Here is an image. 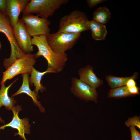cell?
<instances>
[{
	"label": "cell",
	"instance_id": "cell-18",
	"mask_svg": "<svg viewBox=\"0 0 140 140\" xmlns=\"http://www.w3.org/2000/svg\"><path fill=\"white\" fill-rule=\"evenodd\" d=\"M135 96L129 92L128 88L125 86L111 88L108 94V97L119 99Z\"/></svg>",
	"mask_w": 140,
	"mask_h": 140
},
{
	"label": "cell",
	"instance_id": "cell-7",
	"mask_svg": "<svg viewBox=\"0 0 140 140\" xmlns=\"http://www.w3.org/2000/svg\"><path fill=\"white\" fill-rule=\"evenodd\" d=\"M21 19L31 36H46L50 33L51 22L47 19L41 18L37 15L28 14L23 15Z\"/></svg>",
	"mask_w": 140,
	"mask_h": 140
},
{
	"label": "cell",
	"instance_id": "cell-22",
	"mask_svg": "<svg viewBox=\"0 0 140 140\" xmlns=\"http://www.w3.org/2000/svg\"><path fill=\"white\" fill-rule=\"evenodd\" d=\"M106 0H87L86 2L89 8H93L99 4L105 1Z\"/></svg>",
	"mask_w": 140,
	"mask_h": 140
},
{
	"label": "cell",
	"instance_id": "cell-14",
	"mask_svg": "<svg viewBox=\"0 0 140 140\" xmlns=\"http://www.w3.org/2000/svg\"><path fill=\"white\" fill-rule=\"evenodd\" d=\"M48 73H57L53 69L48 67L45 71L41 72L36 69L33 67L30 73L31 76L29 78V82L31 86L34 84L35 87L34 91L38 95L39 91L41 92L45 91L46 88L44 87L41 83V81L43 76Z\"/></svg>",
	"mask_w": 140,
	"mask_h": 140
},
{
	"label": "cell",
	"instance_id": "cell-12",
	"mask_svg": "<svg viewBox=\"0 0 140 140\" xmlns=\"http://www.w3.org/2000/svg\"><path fill=\"white\" fill-rule=\"evenodd\" d=\"M78 74L80 80L94 89H96L103 83L102 80L96 76L93 68L90 65H87L80 68L78 71Z\"/></svg>",
	"mask_w": 140,
	"mask_h": 140
},
{
	"label": "cell",
	"instance_id": "cell-11",
	"mask_svg": "<svg viewBox=\"0 0 140 140\" xmlns=\"http://www.w3.org/2000/svg\"><path fill=\"white\" fill-rule=\"evenodd\" d=\"M29 0H6L5 13L13 28L17 23L19 16L29 2Z\"/></svg>",
	"mask_w": 140,
	"mask_h": 140
},
{
	"label": "cell",
	"instance_id": "cell-13",
	"mask_svg": "<svg viewBox=\"0 0 140 140\" xmlns=\"http://www.w3.org/2000/svg\"><path fill=\"white\" fill-rule=\"evenodd\" d=\"M29 75V73L22 74L23 82L22 85L16 92L11 95V97H13L21 93H25L32 99L34 103L39 107L40 111L44 112L45 111L44 108L37 100L39 97V95L34 90H31L30 87Z\"/></svg>",
	"mask_w": 140,
	"mask_h": 140
},
{
	"label": "cell",
	"instance_id": "cell-9",
	"mask_svg": "<svg viewBox=\"0 0 140 140\" xmlns=\"http://www.w3.org/2000/svg\"><path fill=\"white\" fill-rule=\"evenodd\" d=\"M15 40L20 49L25 54L31 53L33 50L32 38L21 19L13 28Z\"/></svg>",
	"mask_w": 140,
	"mask_h": 140
},
{
	"label": "cell",
	"instance_id": "cell-17",
	"mask_svg": "<svg viewBox=\"0 0 140 140\" xmlns=\"http://www.w3.org/2000/svg\"><path fill=\"white\" fill-rule=\"evenodd\" d=\"M110 16V11L107 7H99L94 12L93 20L104 25L109 21Z\"/></svg>",
	"mask_w": 140,
	"mask_h": 140
},
{
	"label": "cell",
	"instance_id": "cell-4",
	"mask_svg": "<svg viewBox=\"0 0 140 140\" xmlns=\"http://www.w3.org/2000/svg\"><path fill=\"white\" fill-rule=\"evenodd\" d=\"M68 0H31L22 12L23 15L36 13L41 18L47 19L53 15Z\"/></svg>",
	"mask_w": 140,
	"mask_h": 140
},
{
	"label": "cell",
	"instance_id": "cell-10",
	"mask_svg": "<svg viewBox=\"0 0 140 140\" xmlns=\"http://www.w3.org/2000/svg\"><path fill=\"white\" fill-rule=\"evenodd\" d=\"M22 110L21 106H14L11 110L13 115L11 121L7 124L0 126V127L2 129H4L7 127L16 129L17 130L18 132L15 133V135H18L24 140H27L25 137V134L30 133V125L29 123V119L27 118L21 119L19 117L18 113Z\"/></svg>",
	"mask_w": 140,
	"mask_h": 140
},
{
	"label": "cell",
	"instance_id": "cell-23",
	"mask_svg": "<svg viewBox=\"0 0 140 140\" xmlns=\"http://www.w3.org/2000/svg\"><path fill=\"white\" fill-rule=\"evenodd\" d=\"M128 88L129 92L135 96L139 94V88L136 86Z\"/></svg>",
	"mask_w": 140,
	"mask_h": 140
},
{
	"label": "cell",
	"instance_id": "cell-8",
	"mask_svg": "<svg viewBox=\"0 0 140 140\" xmlns=\"http://www.w3.org/2000/svg\"><path fill=\"white\" fill-rule=\"evenodd\" d=\"M70 90L71 92L78 98L86 101L97 102L98 94L96 89L75 77L72 78Z\"/></svg>",
	"mask_w": 140,
	"mask_h": 140
},
{
	"label": "cell",
	"instance_id": "cell-21",
	"mask_svg": "<svg viewBox=\"0 0 140 140\" xmlns=\"http://www.w3.org/2000/svg\"><path fill=\"white\" fill-rule=\"evenodd\" d=\"M131 135V140H140V134L139 131L135 128V127H129Z\"/></svg>",
	"mask_w": 140,
	"mask_h": 140
},
{
	"label": "cell",
	"instance_id": "cell-26",
	"mask_svg": "<svg viewBox=\"0 0 140 140\" xmlns=\"http://www.w3.org/2000/svg\"><path fill=\"white\" fill-rule=\"evenodd\" d=\"M1 129V128H0V130Z\"/></svg>",
	"mask_w": 140,
	"mask_h": 140
},
{
	"label": "cell",
	"instance_id": "cell-24",
	"mask_svg": "<svg viewBox=\"0 0 140 140\" xmlns=\"http://www.w3.org/2000/svg\"><path fill=\"white\" fill-rule=\"evenodd\" d=\"M6 6V0H0V10L5 13Z\"/></svg>",
	"mask_w": 140,
	"mask_h": 140
},
{
	"label": "cell",
	"instance_id": "cell-2",
	"mask_svg": "<svg viewBox=\"0 0 140 140\" xmlns=\"http://www.w3.org/2000/svg\"><path fill=\"white\" fill-rule=\"evenodd\" d=\"M89 20L85 13L75 10L61 18L57 32L81 34L83 31L90 30Z\"/></svg>",
	"mask_w": 140,
	"mask_h": 140
},
{
	"label": "cell",
	"instance_id": "cell-25",
	"mask_svg": "<svg viewBox=\"0 0 140 140\" xmlns=\"http://www.w3.org/2000/svg\"><path fill=\"white\" fill-rule=\"evenodd\" d=\"M1 43L0 42V50L1 48Z\"/></svg>",
	"mask_w": 140,
	"mask_h": 140
},
{
	"label": "cell",
	"instance_id": "cell-6",
	"mask_svg": "<svg viewBox=\"0 0 140 140\" xmlns=\"http://www.w3.org/2000/svg\"><path fill=\"white\" fill-rule=\"evenodd\" d=\"M36 62L34 55L31 53L25 54L16 60L4 72H3L1 85H4L8 80H10L19 74L30 73Z\"/></svg>",
	"mask_w": 140,
	"mask_h": 140
},
{
	"label": "cell",
	"instance_id": "cell-15",
	"mask_svg": "<svg viewBox=\"0 0 140 140\" xmlns=\"http://www.w3.org/2000/svg\"><path fill=\"white\" fill-rule=\"evenodd\" d=\"M18 79V78H17L7 87L4 85H1L0 89V108L4 106L7 110H12L14 107L16 102L13 97H10L8 96V91L11 87ZM0 122L2 123H4V121L0 117Z\"/></svg>",
	"mask_w": 140,
	"mask_h": 140
},
{
	"label": "cell",
	"instance_id": "cell-20",
	"mask_svg": "<svg viewBox=\"0 0 140 140\" xmlns=\"http://www.w3.org/2000/svg\"><path fill=\"white\" fill-rule=\"evenodd\" d=\"M125 124L128 127L131 126L136 127L140 129V121L139 118L136 116L132 117L130 118L125 122Z\"/></svg>",
	"mask_w": 140,
	"mask_h": 140
},
{
	"label": "cell",
	"instance_id": "cell-16",
	"mask_svg": "<svg viewBox=\"0 0 140 140\" xmlns=\"http://www.w3.org/2000/svg\"><path fill=\"white\" fill-rule=\"evenodd\" d=\"M88 25L93 39L95 40H101L105 39L107 31L104 25L92 20H89Z\"/></svg>",
	"mask_w": 140,
	"mask_h": 140
},
{
	"label": "cell",
	"instance_id": "cell-3",
	"mask_svg": "<svg viewBox=\"0 0 140 140\" xmlns=\"http://www.w3.org/2000/svg\"><path fill=\"white\" fill-rule=\"evenodd\" d=\"M0 32L4 33L9 41L11 47L9 57L5 58L3 64L7 69L16 60L22 57L25 54L20 49L15 40L13 28L9 19L5 13L0 10Z\"/></svg>",
	"mask_w": 140,
	"mask_h": 140
},
{
	"label": "cell",
	"instance_id": "cell-1",
	"mask_svg": "<svg viewBox=\"0 0 140 140\" xmlns=\"http://www.w3.org/2000/svg\"><path fill=\"white\" fill-rule=\"evenodd\" d=\"M32 44L37 46L38 50L33 54L35 58L43 56L47 62L48 67L53 69L57 73L62 70L68 60L67 54L66 53H59L54 52L48 45L46 35L33 37Z\"/></svg>",
	"mask_w": 140,
	"mask_h": 140
},
{
	"label": "cell",
	"instance_id": "cell-19",
	"mask_svg": "<svg viewBox=\"0 0 140 140\" xmlns=\"http://www.w3.org/2000/svg\"><path fill=\"white\" fill-rule=\"evenodd\" d=\"M132 77H120L108 75L105 76V79L110 87L113 88L125 86L127 81Z\"/></svg>",
	"mask_w": 140,
	"mask_h": 140
},
{
	"label": "cell",
	"instance_id": "cell-5",
	"mask_svg": "<svg viewBox=\"0 0 140 140\" xmlns=\"http://www.w3.org/2000/svg\"><path fill=\"white\" fill-rule=\"evenodd\" d=\"M80 35V34L57 32L50 33L46 35V38L48 45L54 52L62 53L72 48Z\"/></svg>",
	"mask_w": 140,
	"mask_h": 140
}]
</instances>
